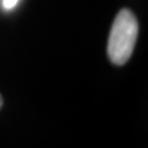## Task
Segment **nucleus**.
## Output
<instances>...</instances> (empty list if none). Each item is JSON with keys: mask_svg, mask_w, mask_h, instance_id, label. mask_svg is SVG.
<instances>
[{"mask_svg": "<svg viewBox=\"0 0 148 148\" xmlns=\"http://www.w3.org/2000/svg\"><path fill=\"white\" fill-rule=\"evenodd\" d=\"M138 35V22L133 12L122 9L116 15L111 26L108 56L116 66H123L131 57Z\"/></svg>", "mask_w": 148, "mask_h": 148, "instance_id": "1", "label": "nucleus"}, {"mask_svg": "<svg viewBox=\"0 0 148 148\" xmlns=\"http://www.w3.org/2000/svg\"><path fill=\"white\" fill-rule=\"evenodd\" d=\"M1 3H3V8L4 9H6V10H11V9H14L17 5L18 0H1Z\"/></svg>", "mask_w": 148, "mask_h": 148, "instance_id": "2", "label": "nucleus"}, {"mask_svg": "<svg viewBox=\"0 0 148 148\" xmlns=\"http://www.w3.org/2000/svg\"><path fill=\"white\" fill-rule=\"evenodd\" d=\"M1 106H3V98H1V95H0V109H1Z\"/></svg>", "mask_w": 148, "mask_h": 148, "instance_id": "3", "label": "nucleus"}]
</instances>
